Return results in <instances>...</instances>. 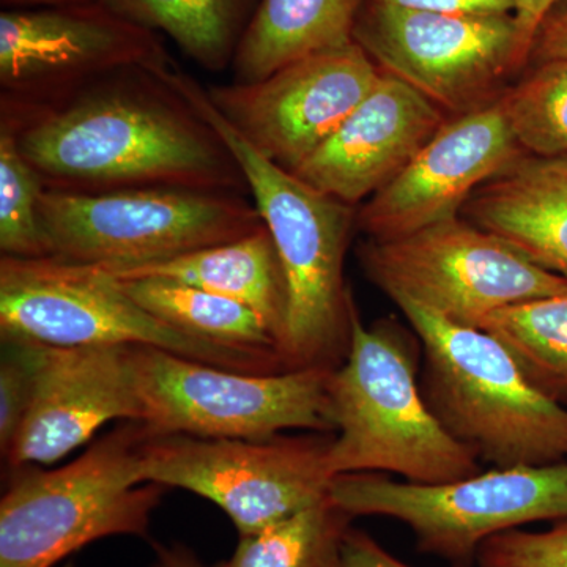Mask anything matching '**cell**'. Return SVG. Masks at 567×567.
<instances>
[{"mask_svg":"<svg viewBox=\"0 0 567 567\" xmlns=\"http://www.w3.org/2000/svg\"><path fill=\"white\" fill-rule=\"evenodd\" d=\"M132 69L43 102L2 99L0 125L44 189L175 188L249 193L223 137L171 84L169 70Z\"/></svg>","mask_w":567,"mask_h":567,"instance_id":"obj_1","label":"cell"},{"mask_svg":"<svg viewBox=\"0 0 567 567\" xmlns=\"http://www.w3.org/2000/svg\"><path fill=\"white\" fill-rule=\"evenodd\" d=\"M169 81L233 152L274 238L287 290L279 344L284 368H339L349 353L357 309L344 281L346 252L357 226L353 205L317 192L254 151L224 121L207 91L177 66Z\"/></svg>","mask_w":567,"mask_h":567,"instance_id":"obj_2","label":"cell"},{"mask_svg":"<svg viewBox=\"0 0 567 567\" xmlns=\"http://www.w3.org/2000/svg\"><path fill=\"white\" fill-rule=\"evenodd\" d=\"M421 342L394 320L364 327L357 309L344 363L327 382L331 475L393 473L405 483H454L483 472L470 447L432 415L421 393Z\"/></svg>","mask_w":567,"mask_h":567,"instance_id":"obj_3","label":"cell"},{"mask_svg":"<svg viewBox=\"0 0 567 567\" xmlns=\"http://www.w3.org/2000/svg\"><path fill=\"white\" fill-rule=\"evenodd\" d=\"M421 342V393L457 442L494 468L567 462V409L533 385L509 352L480 328L393 300Z\"/></svg>","mask_w":567,"mask_h":567,"instance_id":"obj_4","label":"cell"},{"mask_svg":"<svg viewBox=\"0 0 567 567\" xmlns=\"http://www.w3.org/2000/svg\"><path fill=\"white\" fill-rule=\"evenodd\" d=\"M151 431L122 421L59 468L13 470L0 502V567H52L110 536H147L166 487L144 483Z\"/></svg>","mask_w":567,"mask_h":567,"instance_id":"obj_5","label":"cell"},{"mask_svg":"<svg viewBox=\"0 0 567 567\" xmlns=\"http://www.w3.org/2000/svg\"><path fill=\"white\" fill-rule=\"evenodd\" d=\"M0 336L55 347H153L230 371H286L270 358L183 333L145 311L102 267L59 257L2 256Z\"/></svg>","mask_w":567,"mask_h":567,"instance_id":"obj_6","label":"cell"},{"mask_svg":"<svg viewBox=\"0 0 567 567\" xmlns=\"http://www.w3.org/2000/svg\"><path fill=\"white\" fill-rule=\"evenodd\" d=\"M40 218L51 257L106 268L162 262L265 226L244 194L175 188L44 189Z\"/></svg>","mask_w":567,"mask_h":567,"instance_id":"obj_7","label":"cell"},{"mask_svg":"<svg viewBox=\"0 0 567 567\" xmlns=\"http://www.w3.org/2000/svg\"><path fill=\"white\" fill-rule=\"evenodd\" d=\"M128 361L137 423L152 434L265 440L292 429L334 432L327 412L333 369L249 374L142 346H130Z\"/></svg>","mask_w":567,"mask_h":567,"instance_id":"obj_8","label":"cell"},{"mask_svg":"<svg viewBox=\"0 0 567 567\" xmlns=\"http://www.w3.org/2000/svg\"><path fill=\"white\" fill-rule=\"evenodd\" d=\"M330 498L352 517L402 522L423 554L453 567H475L492 536L533 522L567 520V462L491 468L434 486L353 473L333 477Z\"/></svg>","mask_w":567,"mask_h":567,"instance_id":"obj_9","label":"cell"},{"mask_svg":"<svg viewBox=\"0 0 567 567\" xmlns=\"http://www.w3.org/2000/svg\"><path fill=\"white\" fill-rule=\"evenodd\" d=\"M358 259L391 298L464 327L505 306L567 292V278L539 267L461 215L386 240L365 238Z\"/></svg>","mask_w":567,"mask_h":567,"instance_id":"obj_10","label":"cell"},{"mask_svg":"<svg viewBox=\"0 0 567 567\" xmlns=\"http://www.w3.org/2000/svg\"><path fill=\"white\" fill-rule=\"evenodd\" d=\"M333 436L246 440L151 432L141 475L144 483L203 496L227 514L240 536H249L330 495Z\"/></svg>","mask_w":567,"mask_h":567,"instance_id":"obj_11","label":"cell"},{"mask_svg":"<svg viewBox=\"0 0 567 567\" xmlns=\"http://www.w3.org/2000/svg\"><path fill=\"white\" fill-rule=\"evenodd\" d=\"M369 58L456 115L496 102L524 70L513 14L410 10L364 0L353 32Z\"/></svg>","mask_w":567,"mask_h":567,"instance_id":"obj_12","label":"cell"},{"mask_svg":"<svg viewBox=\"0 0 567 567\" xmlns=\"http://www.w3.org/2000/svg\"><path fill=\"white\" fill-rule=\"evenodd\" d=\"M173 65L158 33L99 0L0 14L2 99L43 102L117 71Z\"/></svg>","mask_w":567,"mask_h":567,"instance_id":"obj_13","label":"cell"},{"mask_svg":"<svg viewBox=\"0 0 567 567\" xmlns=\"http://www.w3.org/2000/svg\"><path fill=\"white\" fill-rule=\"evenodd\" d=\"M380 73L353 41L290 63L265 80L215 85L207 95L254 151L293 173L363 102Z\"/></svg>","mask_w":567,"mask_h":567,"instance_id":"obj_14","label":"cell"},{"mask_svg":"<svg viewBox=\"0 0 567 567\" xmlns=\"http://www.w3.org/2000/svg\"><path fill=\"white\" fill-rule=\"evenodd\" d=\"M524 155L502 100L456 115L369 197L357 212V227L372 240H386L454 218L481 185Z\"/></svg>","mask_w":567,"mask_h":567,"instance_id":"obj_15","label":"cell"},{"mask_svg":"<svg viewBox=\"0 0 567 567\" xmlns=\"http://www.w3.org/2000/svg\"><path fill=\"white\" fill-rule=\"evenodd\" d=\"M13 338V336H9ZM32 371L20 432L3 456L10 468L51 465L112 421H140L128 347H55L14 338Z\"/></svg>","mask_w":567,"mask_h":567,"instance_id":"obj_16","label":"cell"},{"mask_svg":"<svg viewBox=\"0 0 567 567\" xmlns=\"http://www.w3.org/2000/svg\"><path fill=\"white\" fill-rule=\"evenodd\" d=\"M446 122L439 104L382 70L363 102L292 174L354 207L393 181Z\"/></svg>","mask_w":567,"mask_h":567,"instance_id":"obj_17","label":"cell"},{"mask_svg":"<svg viewBox=\"0 0 567 567\" xmlns=\"http://www.w3.org/2000/svg\"><path fill=\"white\" fill-rule=\"evenodd\" d=\"M461 216L567 278V156L525 153L481 185Z\"/></svg>","mask_w":567,"mask_h":567,"instance_id":"obj_18","label":"cell"},{"mask_svg":"<svg viewBox=\"0 0 567 567\" xmlns=\"http://www.w3.org/2000/svg\"><path fill=\"white\" fill-rule=\"evenodd\" d=\"M102 268L115 279H171L240 301L262 317L274 331L278 347L281 344L287 309L286 278L267 226L238 240L162 262Z\"/></svg>","mask_w":567,"mask_h":567,"instance_id":"obj_19","label":"cell"},{"mask_svg":"<svg viewBox=\"0 0 567 567\" xmlns=\"http://www.w3.org/2000/svg\"><path fill=\"white\" fill-rule=\"evenodd\" d=\"M364 0H259L233 62L235 82L353 43Z\"/></svg>","mask_w":567,"mask_h":567,"instance_id":"obj_20","label":"cell"},{"mask_svg":"<svg viewBox=\"0 0 567 567\" xmlns=\"http://www.w3.org/2000/svg\"><path fill=\"white\" fill-rule=\"evenodd\" d=\"M115 281L145 311L183 333L227 349L270 358L284 368L274 331L249 306L171 279Z\"/></svg>","mask_w":567,"mask_h":567,"instance_id":"obj_21","label":"cell"},{"mask_svg":"<svg viewBox=\"0 0 567 567\" xmlns=\"http://www.w3.org/2000/svg\"><path fill=\"white\" fill-rule=\"evenodd\" d=\"M126 20L163 32L204 69L234 62L256 0H99Z\"/></svg>","mask_w":567,"mask_h":567,"instance_id":"obj_22","label":"cell"},{"mask_svg":"<svg viewBox=\"0 0 567 567\" xmlns=\"http://www.w3.org/2000/svg\"><path fill=\"white\" fill-rule=\"evenodd\" d=\"M544 393L567 401V292L496 309L480 323Z\"/></svg>","mask_w":567,"mask_h":567,"instance_id":"obj_23","label":"cell"},{"mask_svg":"<svg viewBox=\"0 0 567 567\" xmlns=\"http://www.w3.org/2000/svg\"><path fill=\"white\" fill-rule=\"evenodd\" d=\"M352 518L328 495L262 532L240 536L221 567H338Z\"/></svg>","mask_w":567,"mask_h":567,"instance_id":"obj_24","label":"cell"},{"mask_svg":"<svg viewBox=\"0 0 567 567\" xmlns=\"http://www.w3.org/2000/svg\"><path fill=\"white\" fill-rule=\"evenodd\" d=\"M499 100L525 153L567 156V61L537 62Z\"/></svg>","mask_w":567,"mask_h":567,"instance_id":"obj_25","label":"cell"},{"mask_svg":"<svg viewBox=\"0 0 567 567\" xmlns=\"http://www.w3.org/2000/svg\"><path fill=\"white\" fill-rule=\"evenodd\" d=\"M43 182L0 125V251L13 259L51 257L40 218Z\"/></svg>","mask_w":567,"mask_h":567,"instance_id":"obj_26","label":"cell"},{"mask_svg":"<svg viewBox=\"0 0 567 567\" xmlns=\"http://www.w3.org/2000/svg\"><path fill=\"white\" fill-rule=\"evenodd\" d=\"M477 567H567V520L548 532L509 529L480 548Z\"/></svg>","mask_w":567,"mask_h":567,"instance_id":"obj_27","label":"cell"},{"mask_svg":"<svg viewBox=\"0 0 567 567\" xmlns=\"http://www.w3.org/2000/svg\"><path fill=\"white\" fill-rule=\"evenodd\" d=\"M0 338V450L2 456H6L28 415L32 395V371L21 342L9 336Z\"/></svg>","mask_w":567,"mask_h":567,"instance_id":"obj_28","label":"cell"},{"mask_svg":"<svg viewBox=\"0 0 567 567\" xmlns=\"http://www.w3.org/2000/svg\"><path fill=\"white\" fill-rule=\"evenodd\" d=\"M338 567H412L393 557L379 543L361 532L350 527L342 540L341 558Z\"/></svg>","mask_w":567,"mask_h":567,"instance_id":"obj_29","label":"cell"},{"mask_svg":"<svg viewBox=\"0 0 567 567\" xmlns=\"http://www.w3.org/2000/svg\"><path fill=\"white\" fill-rule=\"evenodd\" d=\"M561 2L563 0H514L513 17L516 22L518 59L524 69L532 59L533 44L540 25Z\"/></svg>","mask_w":567,"mask_h":567,"instance_id":"obj_30","label":"cell"},{"mask_svg":"<svg viewBox=\"0 0 567 567\" xmlns=\"http://www.w3.org/2000/svg\"><path fill=\"white\" fill-rule=\"evenodd\" d=\"M401 9L458 14H513L514 0H371Z\"/></svg>","mask_w":567,"mask_h":567,"instance_id":"obj_31","label":"cell"},{"mask_svg":"<svg viewBox=\"0 0 567 567\" xmlns=\"http://www.w3.org/2000/svg\"><path fill=\"white\" fill-rule=\"evenodd\" d=\"M533 61H567V6L554 10L537 32L532 51Z\"/></svg>","mask_w":567,"mask_h":567,"instance_id":"obj_32","label":"cell"},{"mask_svg":"<svg viewBox=\"0 0 567 567\" xmlns=\"http://www.w3.org/2000/svg\"><path fill=\"white\" fill-rule=\"evenodd\" d=\"M151 567H221L207 566L185 546L156 547V558Z\"/></svg>","mask_w":567,"mask_h":567,"instance_id":"obj_33","label":"cell"},{"mask_svg":"<svg viewBox=\"0 0 567 567\" xmlns=\"http://www.w3.org/2000/svg\"><path fill=\"white\" fill-rule=\"evenodd\" d=\"M96 2V0H2L7 9H35V7L74 6V3Z\"/></svg>","mask_w":567,"mask_h":567,"instance_id":"obj_34","label":"cell"}]
</instances>
